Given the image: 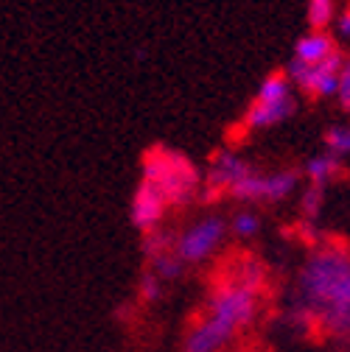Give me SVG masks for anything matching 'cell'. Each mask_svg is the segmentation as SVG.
<instances>
[{
  "label": "cell",
  "mask_w": 350,
  "mask_h": 352,
  "mask_svg": "<svg viewBox=\"0 0 350 352\" xmlns=\"http://www.w3.org/2000/svg\"><path fill=\"white\" fill-rule=\"evenodd\" d=\"M267 269L252 254H236L210 285L202 314L185 333V352H227L260 316Z\"/></svg>",
  "instance_id": "1"
},
{
  "label": "cell",
  "mask_w": 350,
  "mask_h": 352,
  "mask_svg": "<svg viewBox=\"0 0 350 352\" xmlns=\"http://www.w3.org/2000/svg\"><path fill=\"white\" fill-rule=\"evenodd\" d=\"M294 322L328 338L350 341V243L317 241L294 277Z\"/></svg>",
  "instance_id": "2"
},
{
  "label": "cell",
  "mask_w": 350,
  "mask_h": 352,
  "mask_svg": "<svg viewBox=\"0 0 350 352\" xmlns=\"http://www.w3.org/2000/svg\"><path fill=\"white\" fill-rule=\"evenodd\" d=\"M202 179H205V193L227 196L241 207L283 204L300 190V182H302L297 168L267 170L230 148L213 154Z\"/></svg>",
  "instance_id": "3"
},
{
  "label": "cell",
  "mask_w": 350,
  "mask_h": 352,
  "mask_svg": "<svg viewBox=\"0 0 350 352\" xmlns=\"http://www.w3.org/2000/svg\"><path fill=\"white\" fill-rule=\"evenodd\" d=\"M141 179L152 185L171 210L188 207L205 190L199 165L183 151L168 148V146H154L146 151L143 165H141Z\"/></svg>",
  "instance_id": "4"
},
{
  "label": "cell",
  "mask_w": 350,
  "mask_h": 352,
  "mask_svg": "<svg viewBox=\"0 0 350 352\" xmlns=\"http://www.w3.org/2000/svg\"><path fill=\"white\" fill-rule=\"evenodd\" d=\"M297 109V90L289 81L286 73H269L258 84V90L249 101V107L241 115L238 129L244 135H255V131H267L280 123H286Z\"/></svg>",
  "instance_id": "5"
},
{
  "label": "cell",
  "mask_w": 350,
  "mask_h": 352,
  "mask_svg": "<svg viewBox=\"0 0 350 352\" xmlns=\"http://www.w3.org/2000/svg\"><path fill=\"white\" fill-rule=\"evenodd\" d=\"M227 238H230L227 218L218 212H207L188 221L177 232H171V246L177 260L188 269V266H202V263L213 260L225 249Z\"/></svg>",
  "instance_id": "6"
},
{
  "label": "cell",
  "mask_w": 350,
  "mask_h": 352,
  "mask_svg": "<svg viewBox=\"0 0 350 352\" xmlns=\"http://www.w3.org/2000/svg\"><path fill=\"white\" fill-rule=\"evenodd\" d=\"M342 56L344 54H336V56H331L328 62H320V65H294V62H289V67L283 73L289 76V81L294 84L297 93L309 96V98L328 101V98L336 96Z\"/></svg>",
  "instance_id": "7"
},
{
  "label": "cell",
  "mask_w": 350,
  "mask_h": 352,
  "mask_svg": "<svg viewBox=\"0 0 350 352\" xmlns=\"http://www.w3.org/2000/svg\"><path fill=\"white\" fill-rule=\"evenodd\" d=\"M168 212H171V207L165 204V199L152 185H146L141 179L135 193H132V201H129V221H132V227L141 235L163 230V221L168 218Z\"/></svg>",
  "instance_id": "8"
},
{
  "label": "cell",
  "mask_w": 350,
  "mask_h": 352,
  "mask_svg": "<svg viewBox=\"0 0 350 352\" xmlns=\"http://www.w3.org/2000/svg\"><path fill=\"white\" fill-rule=\"evenodd\" d=\"M143 257L149 263V272L163 280V283H174L180 280L185 266L177 260V254H174V246H171V232L165 230H154L149 235H143Z\"/></svg>",
  "instance_id": "9"
},
{
  "label": "cell",
  "mask_w": 350,
  "mask_h": 352,
  "mask_svg": "<svg viewBox=\"0 0 350 352\" xmlns=\"http://www.w3.org/2000/svg\"><path fill=\"white\" fill-rule=\"evenodd\" d=\"M342 54L339 51V42L333 39L331 31L322 28H309L297 42H294V51H291V62L294 65H320L328 62L331 56Z\"/></svg>",
  "instance_id": "10"
},
{
  "label": "cell",
  "mask_w": 350,
  "mask_h": 352,
  "mask_svg": "<svg viewBox=\"0 0 350 352\" xmlns=\"http://www.w3.org/2000/svg\"><path fill=\"white\" fill-rule=\"evenodd\" d=\"M342 173H344V160H339V157H333L328 151H320V154H314V157H309L302 162L300 179L305 185H314V188L328 190L333 182L342 179Z\"/></svg>",
  "instance_id": "11"
},
{
  "label": "cell",
  "mask_w": 350,
  "mask_h": 352,
  "mask_svg": "<svg viewBox=\"0 0 350 352\" xmlns=\"http://www.w3.org/2000/svg\"><path fill=\"white\" fill-rule=\"evenodd\" d=\"M227 230H230V238L236 241H252L260 232V218L252 207H241L227 218Z\"/></svg>",
  "instance_id": "12"
},
{
  "label": "cell",
  "mask_w": 350,
  "mask_h": 352,
  "mask_svg": "<svg viewBox=\"0 0 350 352\" xmlns=\"http://www.w3.org/2000/svg\"><path fill=\"white\" fill-rule=\"evenodd\" d=\"M297 207H300V221L302 224H317L322 218V207H325V190L314 188V185H305Z\"/></svg>",
  "instance_id": "13"
},
{
  "label": "cell",
  "mask_w": 350,
  "mask_h": 352,
  "mask_svg": "<svg viewBox=\"0 0 350 352\" xmlns=\"http://www.w3.org/2000/svg\"><path fill=\"white\" fill-rule=\"evenodd\" d=\"M339 12V0H309L305 14H309V28H322L328 31L333 17Z\"/></svg>",
  "instance_id": "14"
},
{
  "label": "cell",
  "mask_w": 350,
  "mask_h": 352,
  "mask_svg": "<svg viewBox=\"0 0 350 352\" xmlns=\"http://www.w3.org/2000/svg\"><path fill=\"white\" fill-rule=\"evenodd\" d=\"M322 143H325V151L328 154H333L339 160H347L350 157V123H333V126H328Z\"/></svg>",
  "instance_id": "15"
},
{
  "label": "cell",
  "mask_w": 350,
  "mask_h": 352,
  "mask_svg": "<svg viewBox=\"0 0 350 352\" xmlns=\"http://www.w3.org/2000/svg\"><path fill=\"white\" fill-rule=\"evenodd\" d=\"M333 101L350 112V56H342V67H339V84H336V96Z\"/></svg>",
  "instance_id": "16"
},
{
  "label": "cell",
  "mask_w": 350,
  "mask_h": 352,
  "mask_svg": "<svg viewBox=\"0 0 350 352\" xmlns=\"http://www.w3.org/2000/svg\"><path fill=\"white\" fill-rule=\"evenodd\" d=\"M163 285H165L163 280H157L152 272H146L143 280H141V291H138V294H141L143 302L152 305V302H160V296H163Z\"/></svg>",
  "instance_id": "17"
},
{
  "label": "cell",
  "mask_w": 350,
  "mask_h": 352,
  "mask_svg": "<svg viewBox=\"0 0 350 352\" xmlns=\"http://www.w3.org/2000/svg\"><path fill=\"white\" fill-rule=\"evenodd\" d=\"M328 31L333 34L336 42H350V6L342 9V12H336V17H333V23H331Z\"/></svg>",
  "instance_id": "18"
}]
</instances>
